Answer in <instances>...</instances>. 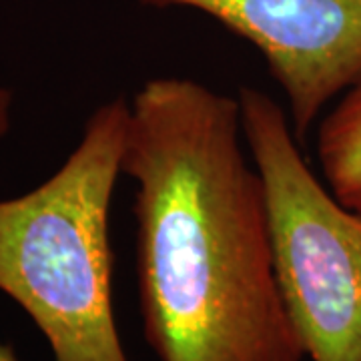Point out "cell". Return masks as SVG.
I'll list each match as a JSON object with an SVG mask.
<instances>
[{"label": "cell", "instance_id": "5", "mask_svg": "<svg viewBox=\"0 0 361 361\" xmlns=\"http://www.w3.org/2000/svg\"><path fill=\"white\" fill-rule=\"evenodd\" d=\"M317 157L329 191L361 213V77L322 121Z\"/></svg>", "mask_w": 361, "mask_h": 361}, {"label": "cell", "instance_id": "1", "mask_svg": "<svg viewBox=\"0 0 361 361\" xmlns=\"http://www.w3.org/2000/svg\"><path fill=\"white\" fill-rule=\"evenodd\" d=\"M123 175L135 180L145 339L161 361H303L277 283L265 189L239 101L180 77L142 82Z\"/></svg>", "mask_w": 361, "mask_h": 361}, {"label": "cell", "instance_id": "3", "mask_svg": "<svg viewBox=\"0 0 361 361\" xmlns=\"http://www.w3.org/2000/svg\"><path fill=\"white\" fill-rule=\"evenodd\" d=\"M257 167L285 310L311 361H361V213L323 187L283 106L255 87L237 92Z\"/></svg>", "mask_w": 361, "mask_h": 361}, {"label": "cell", "instance_id": "2", "mask_svg": "<svg viewBox=\"0 0 361 361\" xmlns=\"http://www.w3.org/2000/svg\"><path fill=\"white\" fill-rule=\"evenodd\" d=\"M129 118L123 97L101 104L51 179L0 199V291L39 325L54 361H129L113 310L109 243Z\"/></svg>", "mask_w": 361, "mask_h": 361}, {"label": "cell", "instance_id": "6", "mask_svg": "<svg viewBox=\"0 0 361 361\" xmlns=\"http://www.w3.org/2000/svg\"><path fill=\"white\" fill-rule=\"evenodd\" d=\"M0 361H18L16 360V355H14V351L8 345H4V343H0Z\"/></svg>", "mask_w": 361, "mask_h": 361}, {"label": "cell", "instance_id": "4", "mask_svg": "<svg viewBox=\"0 0 361 361\" xmlns=\"http://www.w3.org/2000/svg\"><path fill=\"white\" fill-rule=\"evenodd\" d=\"M209 14L257 49L289 104L297 141L361 77V0H139Z\"/></svg>", "mask_w": 361, "mask_h": 361}, {"label": "cell", "instance_id": "7", "mask_svg": "<svg viewBox=\"0 0 361 361\" xmlns=\"http://www.w3.org/2000/svg\"><path fill=\"white\" fill-rule=\"evenodd\" d=\"M6 97L4 92H0V130L4 129V118H6Z\"/></svg>", "mask_w": 361, "mask_h": 361}]
</instances>
